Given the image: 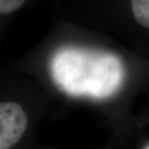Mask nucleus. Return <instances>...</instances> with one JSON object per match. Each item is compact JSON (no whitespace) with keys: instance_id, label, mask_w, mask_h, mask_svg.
Wrapping results in <instances>:
<instances>
[{"instance_id":"nucleus-2","label":"nucleus","mask_w":149,"mask_h":149,"mask_svg":"<svg viewBox=\"0 0 149 149\" xmlns=\"http://www.w3.org/2000/svg\"><path fill=\"white\" fill-rule=\"evenodd\" d=\"M28 126V117L19 104L2 102L0 104V149H10L16 145Z\"/></svg>"},{"instance_id":"nucleus-1","label":"nucleus","mask_w":149,"mask_h":149,"mask_svg":"<svg viewBox=\"0 0 149 149\" xmlns=\"http://www.w3.org/2000/svg\"><path fill=\"white\" fill-rule=\"evenodd\" d=\"M51 75L69 95L102 100L117 92L125 72L116 55L73 48L56 52L51 61Z\"/></svg>"},{"instance_id":"nucleus-4","label":"nucleus","mask_w":149,"mask_h":149,"mask_svg":"<svg viewBox=\"0 0 149 149\" xmlns=\"http://www.w3.org/2000/svg\"><path fill=\"white\" fill-rule=\"evenodd\" d=\"M26 0H0V12L2 15H10L20 9Z\"/></svg>"},{"instance_id":"nucleus-3","label":"nucleus","mask_w":149,"mask_h":149,"mask_svg":"<svg viewBox=\"0 0 149 149\" xmlns=\"http://www.w3.org/2000/svg\"><path fill=\"white\" fill-rule=\"evenodd\" d=\"M130 8L137 23L149 29V0H130Z\"/></svg>"}]
</instances>
